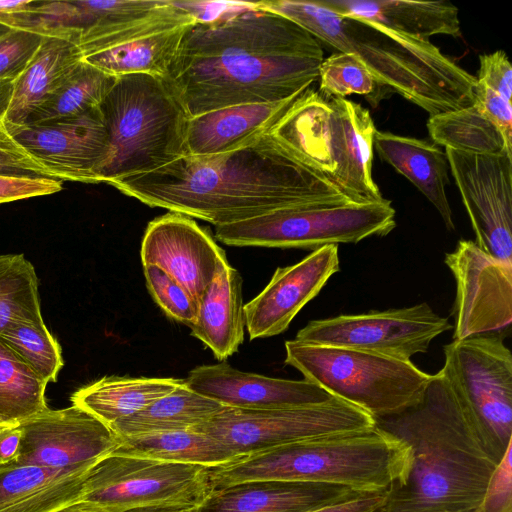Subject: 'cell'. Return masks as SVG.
<instances>
[{
	"label": "cell",
	"instance_id": "23",
	"mask_svg": "<svg viewBox=\"0 0 512 512\" xmlns=\"http://www.w3.org/2000/svg\"><path fill=\"white\" fill-rule=\"evenodd\" d=\"M304 91L279 102L230 106L188 118L186 155L222 154L255 143L271 132Z\"/></svg>",
	"mask_w": 512,
	"mask_h": 512
},
{
	"label": "cell",
	"instance_id": "9",
	"mask_svg": "<svg viewBox=\"0 0 512 512\" xmlns=\"http://www.w3.org/2000/svg\"><path fill=\"white\" fill-rule=\"evenodd\" d=\"M211 467L111 453L89 472L82 501L106 512L198 506L212 490Z\"/></svg>",
	"mask_w": 512,
	"mask_h": 512
},
{
	"label": "cell",
	"instance_id": "49",
	"mask_svg": "<svg viewBox=\"0 0 512 512\" xmlns=\"http://www.w3.org/2000/svg\"><path fill=\"white\" fill-rule=\"evenodd\" d=\"M21 443L19 424H6L0 427V467L16 461Z\"/></svg>",
	"mask_w": 512,
	"mask_h": 512
},
{
	"label": "cell",
	"instance_id": "46",
	"mask_svg": "<svg viewBox=\"0 0 512 512\" xmlns=\"http://www.w3.org/2000/svg\"><path fill=\"white\" fill-rule=\"evenodd\" d=\"M473 104L501 130L507 142L512 144V102L476 84Z\"/></svg>",
	"mask_w": 512,
	"mask_h": 512
},
{
	"label": "cell",
	"instance_id": "5",
	"mask_svg": "<svg viewBox=\"0 0 512 512\" xmlns=\"http://www.w3.org/2000/svg\"><path fill=\"white\" fill-rule=\"evenodd\" d=\"M411 463L409 446L375 425L244 455L212 467L210 481L212 489L250 480H279L375 492L403 484Z\"/></svg>",
	"mask_w": 512,
	"mask_h": 512
},
{
	"label": "cell",
	"instance_id": "51",
	"mask_svg": "<svg viewBox=\"0 0 512 512\" xmlns=\"http://www.w3.org/2000/svg\"><path fill=\"white\" fill-rule=\"evenodd\" d=\"M195 507L186 506H154L134 508L124 512H193Z\"/></svg>",
	"mask_w": 512,
	"mask_h": 512
},
{
	"label": "cell",
	"instance_id": "28",
	"mask_svg": "<svg viewBox=\"0 0 512 512\" xmlns=\"http://www.w3.org/2000/svg\"><path fill=\"white\" fill-rule=\"evenodd\" d=\"M270 134L302 162L332 181L336 170L332 153V110L318 91L307 88Z\"/></svg>",
	"mask_w": 512,
	"mask_h": 512
},
{
	"label": "cell",
	"instance_id": "43",
	"mask_svg": "<svg viewBox=\"0 0 512 512\" xmlns=\"http://www.w3.org/2000/svg\"><path fill=\"white\" fill-rule=\"evenodd\" d=\"M510 444L496 467L480 505L481 512H512V463Z\"/></svg>",
	"mask_w": 512,
	"mask_h": 512
},
{
	"label": "cell",
	"instance_id": "31",
	"mask_svg": "<svg viewBox=\"0 0 512 512\" xmlns=\"http://www.w3.org/2000/svg\"><path fill=\"white\" fill-rule=\"evenodd\" d=\"M226 406L194 392L185 384L143 410L110 426L118 437L193 429L221 412Z\"/></svg>",
	"mask_w": 512,
	"mask_h": 512
},
{
	"label": "cell",
	"instance_id": "1",
	"mask_svg": "<svg viewBox=\"0 0 512 512\" xmlns=\"http://www.w3.org/2000/svg\"><path fill=\"white\" fill-rule=\"evenodd\" d=\"M320 42L292 20L248 2L188 27L164 78L188 118L274 103L318 80Z\"/></svg>",
	"mask_w": 512,
	"mask_h": 512
},
{
	"label": "cell",
	"instance_id": "44",
	"mask_svg": "<svg viewBox=\"0 0 512 512\" xmlns=\"http://www.w3.org/2000/svg\"><path fill=\"white\" fill-rule=\"evenodd\" d=\"M480 68L476 84L486 87L507 101L512 97V67L507 54L498 50L479 56Z\"/></svg>",
	"mask_w": 512,
	"mask_h": 512
},
{
	"label": "cell",
	"instance_id": "52",
	"mask_svg": "<svg viewBox=\"0 0 512 512\" xmlns=\"http://www.w3.org/2000/svg\"><path fill=\"white\" fill-rule=\"evenodd\" d=\"M11 28L13 27L0 22V37L8 32Z\"/></svg>",
	"mask_w": 512,
	"mask_h": 512
},
{
	"label": "cell",
	"instance_id": "38",
	"mask_svg": "<svg viewBox=\"0 0 512 512\" xmlns=\"http://www.w3.org/2000/svg\"><path fill=\"white\" fill-rule=\"evenodd\" d=\"M39 281L23 254L0 255V332L19 318L42 317Z\"/></svg>",
	"mask_w": 512,
	"mask_h": 512
},
{
	"label": "cell",
	"instance_id": "32",
	"mask_svg": "<svg viewBox=\"0 0 512 512\" xmlns=\"http://www.w3.org/2000/svg\"><path fill=\"white\" fill-rule=\"evenodd\" d=\"M112 453L211 468L240 458L215 438L194 429L119 437Z\"/></svg>",
	"mask_w": 512,
	"mask_h": 512
},
{
	"label": "cell",
	"instance_id": "8",
	"mask_svg": "<svg viewBox=\"0 0 512 512\" xmlns=\"http://www.w3.org/2000/svg\"><path fill=\"white\" fill-rule=\"evenodd\" d=\"M396 226L389 200L367 204H315L288 207L236 223L216 226L215 236L237 247L317 250L386 236Z\"/></svg>",
	"mask_w": 512,
	"mask_h": 512
},
{
	"label": "cell",
	"instance_id": "47",
	"mask_svg": "<svg viewBox=\"0 0 512 512\" xmlns=\"http://www.w3.org/2000/svg\"><path fill=\"white\" fill-rule=\"evenodd\" d=\"M388 491L363 492L310 512H382L388 498Z\"/></svg>",
	"mask_w": 512,
	"mask_h": 512
},
{
	"label": "cell",
	"instance_id": "42",
	"mask_svg": "<svg viewBox=\"0 0 512 512\" xmlns=\"http://www.w3.org/2000/svg\"><path fill=\"white\" fill-rule=\"evenodd\" d=\"M143 268L146 286L159 307L168 317L191 326L196 319L198 303L160 267L146 265Z\"/></svg>",
	"mask_w": 512,
	"mask_h": 512
},
{
	"label": "cell",
	"instance_id": "15",
	"mask_svg": "<svg viewBox=\"0 0 512 512\" xmlns=\"http://www.w3.org/2000/svg\"><path fill=\"white\" fill-rule=\"evenodd\" d=\"M19 427L16 464L57 469L94 467L119 445V437L107 425L75 405L48 408Z\"/></svg>",
	"mask_w": 512,
	"mask_h": 512
},
{
	"label": "cell",
	"instance_id": "17",
	"mask_svg": "<svg viewBox=\"0 0 512 512\" xmlns=\"http://www.w3.org/2000/svg\"><path fill=\"white\" fill-rule=\"evenodd\" d=\"M10 130L58 180L100 183L109 137L99 107L74 118Z\"/></svg>",
	"mask_w": 512,
	"mask_h": 512
},
{
	"label": "cell",
	"instance_id": "7",
	"mask_svg": "<svg viewBox=\"0 0 512 512\" xmlns=\"http://www.w3.org/2000/svg\"><path fill=\"white\" fill-rule=\"evenodd\" d=\"M285 363L334 397L381 418L415 405L431 378L411 360L299 341L285 342Z\"/></svg>",
	"mask_w": 512,
	"mask_h": 512
},
{
	"label": "cell",
	"instance_id": "14",
	"mask_svg": "<svg viewBox=\"0 0 512 512\" xmlns=\"http://www.w3.org/2000/svg\"><path fill=\"white\" fill-rule=\"evenodd\" d=\"M456 282L453 340L500 330L512 320V263L493 258L474 241L446 253Z\"/></svg>",
	"mask_w": 512,
	"mask_h": 512
},
{
	"label": "cell",
	"instance_id": "27",
	"mask_svg": "<svg viewBox=\"0 0 512 512\" xmlns=\"http://www.w3.org/2000/svg\"><path fill=\"white\" fill-rule=\"evenodd\" d=\"M373 149L406 177L431 202L449 231L455 229L446 195L449 164L445 151L435 143L376 130Z\"/></svg>",
	"mask_w": 512,
	"mask_h": 512
},
{
	"label": "cell",
	"instance_id": "26",
	"mask_svg": "<svg viewBox=\"0 0 512 512\" xmlns=\"http://www.w3.org/2000/svg\"><path fill=\"white\" fill-rule=\"evenodd\" d=\"M93 467L57 469L12 463L0 467V512H53L80 501Z\"/></svg>",
	"mask_w": 512,
	"mask_h": 512
},
{
	"label": "cell",
	"instance_id": "30",
	"mask_svg": "<svg viewBox=\"0 0 512 512\" xmlns=\"http://www.w3.org/2000/svg\"><path fill=\"white\" fill-rule=\"evenodd\" d=\"M183 379L105 376L75 391L70 400L109 428L174 391Z\"/></svg>",
	"mask_w": 512,
	"mask_h": 512
},
{
	"label": "cell",
	"instance_id": "53",
	"mask_svg": "<svg viewBox=\"0 0 512 512\" xmlns=\"http://www.w3.org/2000/svg\"><path fill=\"white\" fill-rule=\"evenodd\" d=\"M457 512H481V511H480V508H477V509L464 510V511H457Z\"/></svg>",
	"mask_w": 512,
	"mask_h": 512
},
{
	"label": "cell",
	"instance_id": "37",
	"mask_svg": "<svg viewBox=\"0 0 512 512\" xmlns=\"http://www.w3.org/2000/svg\"><path fill=\"white\" fill-rule=\"evenodd\" d=\"M0 341L46 383L56 382L64 365L61 347L43 318H19L0 332Z\"/></svg>",
	"mask_w": 512,
	"mask_h": 512
},
{
	"label": "cell",
	"instance_id": "35",
	"mask_svg": "<svg viewBox=\"0 0 512 512\" xmlns=\"http://www.w3.org/2000/svg\"><path fill=\"white\" fill-rule=\"evenodd\" d=\"M117 77L83 60L29 117L24 125H42L80 116L98 108Z\"/></svg>",
	"mask_w": 512,
	"mask_h": 512
},
{
	"label": "cell",
	"instance_id": "18",
	"mask_svg": "<svg viewBox=\"0 0 512 512\" xmlns=\"http://www.w3.org/2000/svg\"><path fill=\"white\" fill-rule=\"evenodd\" d=\"M338 245L312 251L294 265L278 267L266 287L244 305L251 340L281 334L299 311L339 271Z\"/></svg>",
	"mask_w": 512,
	"mask_h": 512
},
{
	"label": "cell",
	"instance_id": "2",
	"mask_svg": "<svg viewBox=\"0 0 512 512\" xmlns=\"http://www.w3.org/2000/svg\"><path fill=\"white\" fill-rule=\"evenodd\" d=\"M151 207L220 226L295 206L352 203L270 133L227 153L183 156L109 183Z\"/></svg>",
	"mask_w": 512,
	"mask_h": 512
},
{
	"label": "cell",
	"instance_id": "50",
	"mask_svg": "<svg viewBox=\"0 0 512 512\" xmlns=\"http://www.w3.org/2000/svg\"><path fill=\"white\" fill-rule=\"evenodd\" d=\"M53 512H106V511L92 503L80 500V501L65 505Z\"/></svg>",
	"mask_w": 512,
	"mask_h": 512
},
{
	"label": "cell",
	"instance_id": "25",
	"mask_svg": "<svg viewBox=\"0 0 512 512\" xmlns=\"http://www.w3.org/2000/svg\"><path fill=\"white\" fill-rule=\"evenodd\" d=\"M316 1L338 15L375 23L420 41H429L434 35H461L458 8L445 0Z\"/></svg>",
	"mask_w": 512,
	"mask_h": 512
},
{
	"label": "cell",
	"instance_id": "54",
	"mask_svg": "<svg viewBox=\"0 0 512 512\" xmlns=\"http://www.w3.org/2000/svg\"><path fill=\"white\" fill-rule=\"evenodd\" d=\"M3 425H6V423H4V422H2V421L0 420V427H1V426H3Z\"/></svg>",
	"mask_w": 512,
	"mask_h": 512
},
{
	"label": "cell",
	"instance_id": "20",
	"mask_svg": "<svg viewBox=\"0 0 512 512\" xmlns=\"http://www.w3.org/2000/svg\"><path fill=\"white\" fill-rule=\"evenodd\" d=\"M184 381L194 392L224 406L245 410L318 404L334 397L306 379L272 378L240 371L225 362L198 366Z\"/></svg>",
	"mask_w": 512,
	"mask_h": 512
},
{
	"label": "cell",
	"instance_id": "45",
	"mask_svg": "<svg viewBox=\"0 0 512 512\" xmlns=\"http://www.w3.org/2000/svg\"><path fill=\"white\" fill-rule=\"evenodd\" d=\"M62 183L46 177L0 174V204L57 193L63 189Z\"/></svg>",
	"mask_w": 512,
	"mask_h": 512
},
{
	"label": "cell",
	"instance_id": "48",
	"mask_svg": "<svg viewBox=\"0 0 512 512\" xmlns=\"http://www.w3.org/2000/svg\"><path fill=\"white\" fill-rule=\"evenodd\" d=\"M179 6L190 13L196 22L215 21L224 15L247 5L244 1H177Z\"/></svg>",
	"mask_w": 512,
	"mask_h": 512
},
{
	"label": "cell",
	"instance_id": "3",
	"mask_svg": "<svg viewBox=\"0 0 512 512\" xmlns=\"http://www.w3.org/2000/svg\"><path fill=\"white\" fill-rule=\"evenodd\" d=\"M376 425L406 443L412 463L382 512L477 509L505 451L439 370L420 400ZM509 446V445H508Z\"/></svg>",
	"mask_w": 512,
	"mask_h": 512
},
{
	"label": "cell",
	"instance_id": "29",
	"mask_svg": "<svg viewBox=\"0 0 512 512\" xmlns=\"http://www.w3.org/2000/svg\"><path fill=\"white\" fill-rule=\"evenodd\" d=\"M191 335L222 361L238 351L244 341L245 314L242 277L230 266L212 281L198 301Z\"/></svg>",
	"mask_w": 512,
	"mask_h": 512
},
{
	"label": "cell",
	"instance_id": "34",
	"mask_svg": "<svg viewBox=\"0 0 512 512\" xmlns=\"http://www.w3.org/2000/svg\"><path fill=\"white\" fill-rule=\"evenodd\" d=\"M429 135L435 144L478 155H511L501 130L475 105L429 116Z\"/></svg>",
	"mask_w": 512,
	"mask_h": 512
},
{
	"label": "cell",
	"instance_id": "41",
	"mask_svg": "<svg viewBox=\"0 0 512 512\" xmlns=\"http://www.w3.org/2000/svg\"><path fill=\"white\" fill-rule=\"evenodd\" d=\"M53 28L36 21L11 28L0 37V79H15L30 63Z\"/></svg>",
	"mask_w": 512,
	"mask_h": 512
},
{
	"label": "cell",
	"instance_id": "33",
	"mask_svg": "<svg viewBox=\"0 0 512 512\" xmlns=\"http://www.w3.org/2000/svg\"><path fill=\"white\" fill-rule=\"evenodd\" d=\"M189 26L100 50L83 56L82 60L116 77L148 74L164 79Z\"/></svg>",
	"mask_w": 512,
	"mask_h": 512
},
{
	"label": "cell",
	"instance_id": "19",
	"mask_svg": "<svg viewBox=\"0 0 512 512\" xmlns=\"http://www.w3.org/2000/svg\"><path fill=\"white\" fill-rule=\"evenodd\" d=\"M171 0L69 1V27L79 30L82 57L183 26Z\"/></svg>",
	"mask_w": 512,
	"mask_h": 512
},
{
	"label": "cell",
	"instance_id": "6",
	"mask_svg": "<svg viewBox=\"0 0 512 512\" xmlns=\"http://www.w3.org/2000/svg\"><path fill=\"white\" fill-rule=\"evenodd\" d=\"M99 109L109 137L100 182L148 173L186 155L188 116L163 78L117 76Z\"/></svg>",
	"mask_w": 512,
	"mask_h": 512
},
{
	"label": "cell",
	"instance_id": "24",
	"mask_svg": "<svg viewBox=\"0 0 512 512\" xmlns=\"http://www.w3.org/2000/svg\"><path fill=\"white\" fill-rule=\"evenodd\" d=\"M79 30L53 28L40 48L14 79L7 112L9 128L27 123L32 113L50 97L82 61Z\"/></svg>",
	"mask_w": 512,
	"mask_h": 512
},
{
	"label": "cell",
	"instance_id": "36",
	"mask_svg": "<svg viewBox=\"0 0 512 512\" xmlns=\"http://www.w3.org/2000/svg\"><path fill=\"white\" fill-rule=\"evenodd\" d=\"M48 383L0 341V420L19 424L48 409Z\"/></svg>",
	"mask_w": 512,
	"mask_h": 512
},
{
	"label": "cell",
	"instance_id": "11",
	"mask_svg": "<svg viewBox=\"0 0 512 512\" xmlns=\"http://www.w3.org/2000/svg\"><path fill=\"white\" fill-rule=\"evenodd\" d=\"M441 369L502 450L512 444V354L502 338L479 334L443 347Z\"/></svg>",
	"mask_w": 512,
	"mask_h": 512
},
{
	"label": "cell",
	"instance_id": "4",
	"mask_svg": "<svg viewBox=\"0 0 512 512\" xmlns=\"http://www.w3.org/2000/svg\"><path fill=\"white\" fill-rule=\"evenodd\" d=\"M255 4L292 20L338 52L353 55L380 85L421 107L430 116L474 103L475 76L430 41L338 15L316 0H267Z\"/></svg>",
	"mask_w": 512,
	"mask_h": 512
},
{
	"label": "cell",
	"instance_id": "10",
	"mask_svg": "<svg viewBox=\"0 0 512 512\" xmlns=\"http://www.w3.org/2000/svg\"><path fill=\"white\" fill-rule=\"evenodd\" d=\"M376 425L365 410L337 397L318 404L266 410L225 407L193 428L238 457L306 439L363 430Z\"/></svg>",
	"mask_w": 512,
	"mask_h": 512
},
{
	"label": "cell",
	"instance_id": "13",
	"mask_svg": "<svg viewBox=\"0 0 512 512\" xmlns=\"http://www.w3.org/2000/svg\"><path fill=\"white\" fill-rule=\"evenodd\" d=\"M449 170L486 254L512 263V156L478 155L445 148Z\"/></svg>",
	"mask_w": 512,
	"mask_h": 512
},
{
	"label": "cell",
	"instance_id": "39",
	"mask_svg": "<svg viewBox=\"0 0 512 512\" xmlns=\"http://www.w3.org/2000/svg\"><path fill=\"white\" fill-rule=\"evenodd\" d=\"M319 93L324 97L345 98L352 94L366 97L375 107L389 93L353 55L337 52L323 59L319 67Z\"/></svg>",
	"mask_w": 512,
	"mask_h": 512
},
{
	"label": "cell",
	"instance_id": "22",
	"mask_svg": "<svg viewBox=\"0 0 512 512\" xmlns=\"http://www.w3.org/2000/svg\"><path fill=\"white\" fill-rule=\"evenodd\" d=\"M360 493L324 483L250 480L212 489L193 512H310Z\"/></svg>",
	"mask_w": 512,
	"mask_h": 512
},
{
	"label": "cell",
	"instance_id": "21",
	"mask_svg": "<svg viewBox=\"0 0 512 512\" xmlns=\"http://www.w3.org/2000/svg\"><path fill=\"white\" fill-rule=\"evenodd\" d=\"M325 98L332 110V153L336 164L332 181L352 203L386 201L372 177L377 129L370 112L346 98Z\"/></svg>",
	"mask_w": 512,
	"mask_h": 512
},
{
	"label": "cell",
	"instance_id": "40",
	"mask_svg": "<svg viewBox=\"0 0 512 512\" xmlns=\"http://www.w3.org/2000/svg\"><path fill=\"white\" fill-rule=\"evenodd\" d=\"M14 79H0V174L9 176L46 177L57 176L26 150L12 134L7 112L13 92Z\"/></svg>",
	"mask_w": 512,
	"mask_h": 512
},
{
	"label": "cell",
	"instance_id": "12",
	"mask_svg": "<svg viewBox=\"0 0 512 512\" xmlns=\"http://www.w3.org/2000/svg\"><path fill=\"white\" fill-rule=\"evenodd\" d=\"M450 329L447 318L436 314L427 303H420L313 320L298 331L295 340L410 360L415 354L425 353L438 335Z\"/></svg>",
	"mask_w": 512,
	"mask_h": 512
},
{
	"label": "cell",
	"instance_id": "16",
	"mask_svg": "<svg viewBox=\"0 0 512 512\" xmlns=\"http://www.w3.org/2000/svg\"><path fill=\"white\" fill-rule=\"evenodd\" d=\"M143 266L156 265L182 285L198 303L229 265L224 250L190 217L169 212L147 226L141 245Z\"/></svg>",
	"mask_w": 512,
	"mask_h": 512
}]
</instances>
